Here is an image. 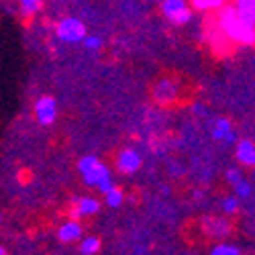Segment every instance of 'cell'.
<instances>
[{"label":"cell","instance_id":"13","mask_svg":"<svg viewBox=\"0 0 255 255\" xmlns=\"http://www.w3.org/2000/svg\"><path fill=\"white\" fill-rule=\"evenodd\" d=\"M235 155H237V159H239L243 165L255 167V143H251V141H247V139L239 141V143H237V149H235Z\"/></svg>","mask_w":255,"mask_h":255},{"label":"cell","instance_id":"1","mask_svg":"<svg viewBox=\"0 0 255 255\" xmlns=\"http://www.w3.org/2000/svg\"><path fill=\"white\" fill-rule=\"evenodd\" d=\"M217 27L221 33L231 41V43L239 45H255V27L247 25L245 20H241L233 8V4H225L219 14H217Z\"/></svg>","mask_w":255,"mask_h":255},{"label":"cell","instance_id":"9","mask_svg":"<svg viewBox=\"0 0 255 255\" xmlns=\"http://www.w3.org/2000/svg\"><path fill=\"white\" fill-rule=\"evenodd\" d=\"M117 167L121 174H135L141 167V155L135 149H123L117 155Z\"/></svg>","mask_w":255,"mask_h":255},{"label":"cell","instance_id":"12","mask_svg":"<svg viewBox=\"0 0 255 255\" xmlns=\"http://www.w3.org/2000/svg\"><path fill=\"white\" fill-rule=\"evenodd\" d=\"M57 239L63 243H74L82 239V225L78 221H66L59 229H57Z\"/></svg>","mask_w":255,"mask_h":255},{"label":"cell","instance_id":"19","mask_svg":"<svg viewBox=\"0 0 255 255\" xmlns=\"http://www.w3.org/2000/svg\"><path fill=\"white\" fill-rule=\"evenodd\" d=\"M210 255H241V251L235 245H229V243H219L215 249L210 251Z\"/></svg>","mask_w":255,"mask_h":255},{"label":"cell","instance_id":"14","mask_svg":"<svg viewBox=\"0 0 255 255\" xmlns=\"http://www.w3.org/2000/svg\"><path fill=\"white\" fill-rule=\"evenodd\" d=\"M233 8H235V12L241 20L255 27V0H239V2L233 4Z\"/></svg>","mask_w":255,"mask_h":255},{"label":"cell","instance_id":"26","mask_svg":"<svg viewBox=\"0 0 255 255\" xmlns=\"http://www.w3.org/2000/svg\"><path fill=\"white\" fill-rule=\"evenodd\" d=\"M0 255H8V253H6V249H4V247H0Z\"/></svg>","mask_w":255,"mask_h":255},{"label":"cell","instance_id":"18","mask_svg":"<svg viewBox=\"0 0 255 255\" xmlns=\"http://www.w3.org/2000/svg\"><path fill=\"white\" fill-rule=\"evenodd\" d=\"M123 200H125V194H123V190L121 188H113L109 194H104V202L109 204L111 208H119L121 204H123Z\"/></svg>","mask_w":255,"mask_h":255},{"label":"cell","instance_id":"6","mask_svg":"<svg viewBox=\"0 0 255 255\" xmlns=\"http://www.w3.org/2000/svg\"><path fill=\"white\" fill-rule=\"evenodd\" d=\"M161 12L167 16V20H172L174 25H186L192 18V10L184 2V0H165L161 4Z\"/></svg>","mask_w":255,"mask_h":255},{"label":"cell","instance_id":"24","mask_svg":"<svg viewBox=\"0 0 255 255\" xmlns=\"http://www.w3.org/2000/svg\"><path fill=\"white\" fill-rule=\"evenodd\" d=\"M192 113H194L196 117H206V115H208V111H206V106H204V104H200V102L192 104Z\"/></svg>","mask_w":255,"mask_h":255},{"label":"cell","instance_id":"7","mask_svg":"<svg viewBox=\"0 0 255 255\" xmlns=\"http://www.w3.org/2000/svg\"><path fill=\"white\" fill-rule=\"evenodd\" d=\"M35 117L39 121V125H51L57 117V102L53 96H41L35 102Z\"/></svg>","mask_w":255,"mask_h":255},{"label":"cell","instance_id":"3","mask_svg":"<svg viewBox=\"0 0 255 255\" xmlns=\"http://www.w3.org/2000/svg\"><path fill=\"white\" fill-rule=\"evenodd\" d=\"M55 35L59 41H66V43H80L86 39V25L76 16H66L57 23Z\"/></svg>","mask_w":255,"mask_h":255},{"label":"cell","instance_id":"11","mask_svg":"<svg viewBox=\"0 0 255 255\" xmlns=\"http://www.w3.org/2000/svg\"><path fill=\"white\" fill-rule=\"evenodd\" d=\"M212 137L217 141H223V143H235L237 141V135L233 131V125L229 119H217L215 125H212Z\"/></svg>","mask_w":255,"mask_h":255},{"label":"cell","instance_id":"15","mask_svg":"<svg viewBox=\"0 0 255 255\" xmlns=\"http://www.w3.org/2000/svg\"><path fill=\"white\" fill-rule=\"evenodd\" d=\"M41 8H43V2H41V0H20L18 2V12L23 16H33Z\"/></svg>","mask_w":255,"mask_h":255},{"label":"cell","instance_id":"10","mask_svg":"<svg viewBox=\"0 0 255 255\" xmlns=\"http://www.w3.org/2000/svg\"><path fill=\"white\" fill-rule=\"evenodd\" d=\"M208 43L217 53H229L231 51V41L221 33V29L217 27V23H210V29L206 31Z\"/></svg>","mask_w":255,"mask_h":255},{"label":"cell","instance_id":"8","mask_svg":"<svg viewBox=\"0 0 255 255\" xmlns=\"http://www.w3.org/2000/svg\"><path fill=\"white\" fill-rule=\"evenodd\" d=\"M98 208H100V202H98L96 198H92V196H82V198H78V200L72 202V208H70L72 221H78V223H80L82 217H92V215H96Z\"/></svg>","mask_w":255,"mask_h":255},{"label":"cell","instance_id":"25","mask_svg":"<svg viewBox=\"0 0 255 255\" xmlns=\"http://www.w3.org/2000/svg\"><path fill=\"white\" fill-rule=\"evenodd\" d=\"M202 198V192H200V190H194V200H200Z\"/></svg>","mask_w":255,"mask_h":255},{"label":"cell","instance_id":"17","mask_svg":"<svg viewBox=\"0 0 255 255\" xmlns=\"http://www.w3.org/2000/svg\"><path fill=\"white\" fill-rule=\"evenodd\" d=\"M225 6L223 0H194L192 8L196 10H221Z\"/></svg>","mask_w":255,"mask_h":255},{"label":"cell","instance_id":"23","mask_svg":"<svg viewBox=\"0 0 255 255\" xmlns=\"http://www.w3.org/2000/svg\"><path fill=\"white\" fill-rule=\"evenodd\" d=\"M241 180H243V176H241V172H239V169H229V172H227V182H229L231 186L239 184Z\"/></svg>","mask_w":255,"mask_h":255},{"label":"cell","instance_id":"20","mask_svg":"<svg viewBox=\"0 0 255 255\" xmlns=\"http://www.w3.org/2000/svg\"><path fill=\"white\" fill-rule=\"evenodd\" d=\"M239 210V198L237 196H225L223 198V212L225 215H235Z\"/></svg>","mask_w":255,"mask_h":255},{"label":"cell","instance_id":"16","mask_svg":"<svg viewBox=\"0 0 255 255\" xmlns=\"http://www.w3.org/2000/svg\"><path fill=\"white\" fill-rule=\"evenodd\" d=\"M98 249H100V239L98 237H86V239L80 241V251L84 255H94V253H98Z\"/></svg>","mask_w":255,"mask_h":255},{"label":"cell","instance_id":"21","mask_svg":"<svg viewBox=\"0 0 255 255\" xmlns=\"http://www.w3.org/2000/svg\"><path fill=\"white\" fill-rule=\"evenodd\" d=\"M233 188H235V192H237L239 198H247V196L251 194V186H249V182H245V180H241L239 184H235Z\"/></svg>","mask_w":255,"mask_h":255},{"label":"cell","instance_id":"2","mask_svg":"<svg viewBox=\"0 0 255 255\" xmlns=\"http://www.w3.org/2000/svg\"><path fill=\"white\" fill-rule=\"evenodd\" d=\"M78 169H80V174H82V178H84V184L86 186H94V188H98L100 184H104V182H109L111 180V169H109V165H104L98 157H94V155H86V157H82L80 161H78Z\"/></svg>","mask_w":255,"mask_h":255},{"label":"cell","instance_id":"22","mask_svg":"<svg viewBox=\"0 0 255 255\" xmlns=\"http://www.w3.org/2000/svg\"><path fill=\"white\" fill-rule=\"evenodd\" d=\"M84 45H86L88 49H100L102 47V39L96 37V35H86V39H84Z\"/></svg>","mask_w":255,"mask_h":255},{"label":"cell","instance_id":"27","mask_svg":"<svg viewBox=\"0 0 255 255\" xmlns=\"http://www.w3.org/2000/svg\"><path fill=\"white\" fill-rule=\"evenodd\" d=\"M2 221H4V217H2V215H0V225H2Z\"/></svg>","mask_w":255,"mask_h":255},{"label":"cell","instance_id":"4","mask_svg":"<svg viewBox=\"0 0 255 255\" xmlns=\"http://www.w3.org/2000/svg\"><path fill=\"white\" fill-rule=\"evenodd\" d=\"M200 229H202V233L206 237L219 239V241L227 239L233 233V227L225 217H202L200 219Z\"/></svg>","mask_w":255,"mask_h":255},{"label":"cell","instance_id":"5","mask_svg":"<svg viewBox=\"0 0 255 255\" xmlns=\"http://www.w3.org/2000/svg\"><path fill=\"white\" fill-rule=\"evenodd\" d=\"M180 96V86H178V82L172 80V78H161L155 82V86H153V100L167 106V104H174Z\"/></svg>","mask_w":255,"mask_h":255}]
</instances>
